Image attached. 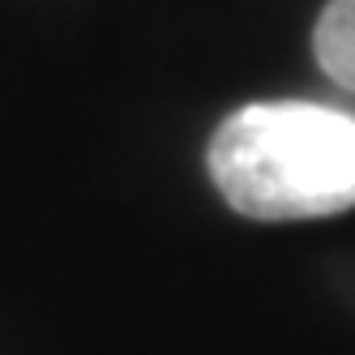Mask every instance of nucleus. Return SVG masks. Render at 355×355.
<instances>
[{"label": "nucleus", "mask_w": 355, "mask_h": 355, "mask_svg": "<svg viewBox=\"0 0 355 355\" xmlns=\"http://www.w3.org/2000/svg\"><path fill=\"white\" fill-rule=\"evenodd\" d=\"M227 206L257 223L329 218L355 206V120L317 103H248L210 137Z\"/></svg>", "instance_id": "nucleus-1"}, {"label": "nucleus", "mask_w": 355, "mask_h": 355, "mask_svg": "<svg viewBox=\"0 0 355 355\" xmlns=\"http://www.w3.org/2000/svg\"><path fill=\"white\" fill-rule=\"evenodd\" d=\"M313 47L329 78L355 90V0H329L321 9Z\"/></svg>", "instance_id": "nucleus-2"}]
</instances>
